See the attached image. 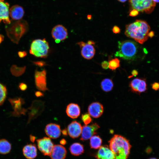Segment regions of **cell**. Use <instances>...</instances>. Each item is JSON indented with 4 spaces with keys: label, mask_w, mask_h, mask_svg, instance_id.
Segmentation results:
<instances>
[{
    "label": "cell",
    "mask_w": 159,
    "mask_h": 159,
    "mask_svg": "<svg viewBox=\"0 0 159 159\" xmlns=\"http://www.w3.org/2000/svg\"><path fill=\"white\" fill-rule=\"evenodd\" d=\"M150 27L145 21L136 20L125 26V34L134 39L136 42L142 44L148 39Z\"/></svg>",
    "instance_id": "1"
},
{
    "label": "cell",
    "mask_w": 159,
    "mask_h": 159,
    "mask_svg": "<svg viewBox=\"0 0 159 159\" xmlns=\"http://www.w3.org/2000/svg\"><path fill=\"white\" fill-rule=\"evenodd\" d=\"M110 149L114 154L115 159H127L131 145L125 138L115 135L109 141Z\"/></svg>",
    "instance_id": "2"
},
{
    "label": "cell",
    "mask_w": 159,
    "mask_h": 159,
    "mask_svg": "<svg viewBox=\"0 0 159 159\" xmlns=\"http://www.w3.org/2000/svg\"><path fill=\"white\" fill-rule=\"evenodd\" d=\"M118 50L114 54L115 56L127 60H134L139 57L140 48L135 42L127 40L119 41Z\"/></svg>",
    "instance_id": "3"
},
{
    "label": "cell",
    "mask_w": 159,
    "mask_h": 159,
    "mask_svg": "<svg viewBox=\"0 0 159 159\" xmlns=\"http://www.w3.org/2000/svg\"><path fill=\"white\" fill-rule=\"evenodd\" d=\"M9 24L6 27L7 35L13 42L17 44L21 37L27 31L28 24L26 22L22 20Z\"/></svg>",
    "instance_id": "4"
},
{
    "label": "cell",
    "mask_w": 159,
    "mask_h": 159,
    "mask_svg": "<svg viewBox=\"0 0 159 159\" xmlns=\"http://www.w3.org/2000/svg\"><path fill=\"white\" fill-rule=\"evenodd\" d=\"M49 49V43L45 39H37L32 42L29 53L37 57L45 58L48 55Z\"/></svg>",
    "instance_id": "5"
},
{
    "label": "cell",
    "mask_w": 159,
    "mask_h": 159,
    "mask_svg": "<svg viewBox=\"0 0 159 159\" xmlns=\"http://www.w3.org/2000/svg\"><path fill=\"white\" fill-rule=\"evenodd\" d=\"M129 2L131 9L148 14L153 11L156 4L152 0H129Z\"/></svg>",
    "instance_id": "6"
},
{
    "label": "cell",
    "mask_w": 159,
    "mask_h": 159,
    "mask_svg": "<svg viewBox=\"0 0 159 159\" xmlns=\"http://www.w3.org/2000/svg\"><path fill=\"white\" fill-rule=\"evenodd\" d=\"M38 148L44 155H50L52 151L54 144L49 138L44 137L37 140Z\"/></svg>",
    "instance_id": "7"
},
{
    "label": "cell",
    "mask_w": 159,
    "mask_h": 159,
    "mask_svg": "<svg viewBox=\"0 0 159 159\" xmlns=\"http://www.w3.org/2000/svg\"><path fill=\"white\" fill-rule=\"evenodd\" d=\"M44 109V102L41 100L33 101L31 106L29 108V122L39 115Z\"/></svg>",
    "instance_id": "8"
},
{
    "label": "cell",
    "mask_w": 159,
    "mask_h": 159,
    "mask_svg": "<svg viewBox=\"0 0 159 159\" xmlns=\"http://www.w3.org/2000/svg\"><path fill=\"white\" fill-rule=\"evenodd\" d=\"M51 34L52 37L57 43L65 39L68 37V32L67 29L62 25L55 26L52 29Z\"/></svg>",
    "instance_id": "9"
},
{
    "label": "cell",
    "mask_w": 159,
    "mask_h": 159,
    "mask_svg": "<svg viewBox=\"0 0 159 159\" xmlns=\"http://www.w3.org/2000/svg\"><path fill=\"white\" fill-rule=\"evenodd\" d=\"M46 71L44 69L41 71L36 70L34 74L35 83L36 87L42 91L48 90L47 87Z\"/></svg>",
    "instance_id": "10"
},
{
    "label": "cell",
    "mask_w": 159,
    "mask_h": 159,
    "mask_svg": "<svg viewBox=\"0 0 159 159\" xmlns=\"http://www.w3.org/2000/svg\"><path fill=\"white\" fill-rule=\"evenodd\" d=\"M132 91L138 94L145 92L147 90L146 79L144 78H135L132 80L129 84Z\"/></svg>",
    "instance_id": "11"
},
{
    "label": "cell",
    "mask_w": 159,
    "mask_h": 159,
    "mask_svg": "<svg viewBox=\"0 0 159 159\" xmlns=\"http://www.w3.org/2000/svg\"><path fill=\"white\" fill-rule=\"evenodd\" d=\"M77 44L81 49V54L84 58L90 59L94 57L95 50L92 45L83 42H78Z\"/></svg>",
    "instance_id": "12"
},
{
    "label": "cell",
    "mask_w": 159,
    "mask_h": 159,
    "mask_svg": "<svg viewBox=\"0 0 159 159\" xmlns=\"http://www.w3.org/2000/svg\"><path fill=\"white\" fill-rule=\"evenodd\" d=\"M99 127L98 125L96 123L90 125H85L83 126L82 127L80 140L84 141L89 139L96 133V131Z\"/></svg>",
    "instance_id": "13"
},
{
    "label": "cell",
    "mask_w": 159,
    "mask_h": 159,
    "mask_svg": "<svg viewBox=\"0 0 159 159\" xmlns=\"http://www.w3.org/2000/svg\"><path fill=\"white\" fill-rule=\"evenodd\" d=\"M45 131L46 135L52 139L57 138L61 135L60 126L55 123H51L47 124L45 127Z\"/></svg>",
    "instance_id": "14"
},
{
    "label": "cell",
    "mask_w": 159,
    "mask_h": 159,
    "mask_svg": "<svg viewBox=\"0 0 159 159\" xmlns=\"http://www.w3.org/2000/svg\"><path fill=\"white\" fill-rule=\"evenodd\" d=\"M9 4L4 0H0V22L7 24L11 23L9 18Z\"/></svg>",
    "instance_id": "15"
},
{
    "label": "cell",
    "mask_w": 159,
    "mask_h": 159,
    "mask_svg": "<svg viewBox=\"0 0 159 159\" xmlns=\"http://www.w3.org/2000/svg\"><path fill=\"white\" fill-rule=\"evenodd\" d=\"M82 127L79 122L74 121L72 122L67 127L68 134L70 137L75 138L78 137L82 132Z\"/></svg>",
    "instance_id": "16"
},
{
    "label": "cell",
    "mask_w": 159,
    "mask_h": 159,
    "mask_svg": "<svg viewBox=\"0 0 159 159\" xmlns=\"http://www.w3.org/2000/svg\"><path fill=\"white\" fill-rule=\"evenodd\" d=\"M88 111L89 115L93 118L100 117L103 112V107L99 102H94L91 104L88 107Z\"/></svg>",
    "instance_id": "17"
},
{
    "label": "cell",
    "mask_w": 159,
    "mask_h": 159,
    "mask_svg": "<svg viewBox=\"0 0 159 159\" xmlns=\"http://www.w3.org/2000/svg\"><path fill=\"white\" fill-rule=\"evenodd\" d=\"M9 101L14 110L13 114L15 115L24 114L26 109L22 108V105L24 104V100L21 98H16L9 99Z\"/></svg>",
    "instance_id": "18"
},
{
    "label": "cell",
    "mask_w": 159,
    "mask_h": 159,
    "mask_svg": "<svg viewBox=\"0 0 159 159\" xmlns=\"http://www.w3.org/2000/svg\"><path fill=\"white\" fill-rule=\"evenodd\" d=\"M67 153L64 147L61 145H56L54 146L50 156L51 159H64Z\"/></svg>",
    "instance_id": "19"
},
{
    "label": "cell",
    "mask_w": 159,
    "mask_h": 159,
    "mask_svg": "<svg viewBox=\"0 0 159 159\" xmlns=\"http://www.w3.org/2000/svg\"><path fill=\"white\" fill-rule=\"evenodd\" d=\"M97 159H115L112 151L107 146H101L97 155Z\"/></svg>",
    "instance_id": "20"
},
{
    "label": "cell",
    "mask_w": 159,
    "mask_h": 159,
    "mask_svg": "<svg viewBox=\"0 0 159 159\" xmlns=\"http://www.w3.org/2000/svg\"><path fill=\"white\" fill-rule=\"evenodd\" d=\"M9 14L13 19L19 20L23 17L24 14V11L21 6L18 5H14L10 8L9 10Z\"/></svg>",
    "instance_id": "21"
},
{
    "label": "cell",
    "mask_w": 159,
    "mask_h": 159,
    "mask_svg": "<svg viewBox=\"0 0 159 159\" xmlns=\"http://www.w3.org/2000/svg\"><path fill=\"white\" fill-rule=\"evenodd\" d=\"M24 156L28 159H34L37 155V150L34 144H27L24 146L23 149Z\"/></svg>",
    "instance_id": "22"
},
{
    "label": "cell",
    "mask_w": 159,
    "mask_h": 159,
    "mask_svg": "<svg viewBox=\"0 0 159 159\" xmlns=\"http://www.w3.org/2000/svg\"><path fill=\"white\" fill-rule=\"evenodd\" d=\"M66 112L67 115L70 117L72 119L77 118L80 114V107L77 104L70 103L67 107Z\"/></svg>",
    "instance_id": "23"
},
{
    "label": "cell",
    "mask_w": 159,
    "mask_h": 159,
    "mask_svg": "<svg viewBox=\"0 0 159 159\" xmlns=\"http://www.w3.org/2000/svg\"><path fill=\"white\" fill-rule=\"evenodd\" d=\"M69 150L72 155L78 156L83 153L84 149L83 145L80 143H75L70 145Z\"/></svg>",
    "instance_id": "24"
},
{
    "label": "cell",
    "mask_w": 159,
    "mask_h": 159,
    "mask_svg": "<svg viewBox=\"0 0 159 159\" xmlns=\"http://www.w3.org/2000/svg\"><path fill=\"white\" fill-rule=\"evenodd\" d=\"M11 146L10 143L5 139L0 140V153L5 154L11 150Z\"/></svg>",
    "instance_id": "25"
},
{
    "label": "cell",
    "mask_w": 159,
    "mask_h": 159,
    "mask_svg": "<svg viewBox=\"0 0 159 159\" xmlns=\"http://www.w3.org/2000/svg\"><path fill=\"white\" fill-rule=\"evenodd\" d=\"M101 87L105 92H108L112 90L113 87V83L111 80L108 78L103 79L101 82Z\"/></svg>",
    "instance_id": "26"
},
{
    "label": "cell",
    "mask_w": 159,
    "mask_h": 159,
    "mask_svg": "<svg viewBox=\"0 0 159 159\" xmlns=\"http://www.w3.org/2000/svg\"><path fill=\"white\" fill-rule=\"evenodd\" d=\"M102 140L98 135H93L90 138V145L91 148L97 149L101 145Z\"/></svg>",
    "instance_id": "27"
},
{
    "label": "cell",
    "mask_w": 159,
    "mask_h": 159,
    "mask_svg": "<svg viewBox=\"0 0 159 159\" xmlns=\"http://www.w3.org/2000/svg\"><path fill=\"white\" fill-rule=\"evenodd\" d=\"M26 67H18L17 66L13 65L10 68V71L12 74L16 77H19L22 75L25 72Z\"/></svg>",
    "instance_id": "28"
},
{
    "label": "cell",
    "mask_w": 159,
    "mask_h": 159,
    "mask_svg": "<svg viewBox=\"0 0 159 159\" xmlns=\"http://www.w3.org/2000/svg\"><path fill=\"white\" fill-rule=\"evenodd\" d=\"M109 68L112 70H115L120 67V61L117 58L110 59L108 62Z\"/></svg>",
    "instance_id": "29"
},
{
    "label": "cell",
    "mask_w": 159,
    "mask_h": 159,
    "mask_svg": "<svg viewBox=\"0 0 159 159\" xmlns=\"http://www.w3.org/2000/svg\"><path fill=\"white\" fill-rule=\"evenodd\" d=\"M7 90L6 87L0 83V105L4 102L7 95Z\"/></svg>",
    "instance_id": "30"
},
{
    "label": "cell",
    "mask_w": 159,
    "mask_h": 159,
    "mask_svg": "<svg viewBox=\"0 0 159 159\" xmlns=\"http://www.w3.org/2000/svg\"><path fill=\"white\" fill-rule=\"evenodd\" d=\"M81 119L85 125L89 124L92 121V119L89 113H87L82 115Z\"/></svg>",
    "instance_id": "31"
},
{
    "label": "cell",
    "mask_w": 159,
    "mask_h": 159,
    "mask_svg": "<svg viewBox=\"0 0 159 159\" xmlns=\"http://www.w3.org/2000/svg\"><path fill=\"white\" fill-rule=\"evenodd\" d=\"M139 11L135 9H131L129 14L130 16L134 17L137 16L139 14Z\"/></svg>",
    "instance_id": "32"
},
{
    "label": "cell",
    "mask_w": 159,
    "mask_h": 159,
    "mask_svg": "<svg viewBox=\"0 0 159 159\" xmlns=\"http://www.w3.org/2000/svg\"><path fill=\"white\" fill-rule=\"evenodd\" d=\"M34 64L39 67H42L46 65V63L43 61H38L33 62Z\"/></svg>",
    "instance_id": "33"
},
{
    "label": "cell",
    "mask_w": 159,
    "mask_h": 159,
    "mask_svg": "<svg viewBox=\"0 0 159 159\" xmlns=\"http://www.w3.org/2000/svg\"><path fill=\"white\" fill-rule=\"evenodd\" d=\"M152 88L153 90L157 91L159 90V82H155L151 85Z\"/></svg>",
    "instance_id": "34"
},
{
    "label": "cell",
    "mask_w": 159,
    "mask_h": 159,
    "mask_svg": "<svg viewBox=\"0 0 159 159\" xmlns=\"http://www.w3.org/2000/svg\"><path fill=\"white\" fill-rule=\"evenodd\" d=\"M101 66L103 69H107L109 68L108 62L106 61H103L101 63Z\"/></svg>",
    "instance_id": "35"
},
{
    "label": "cell",
    "mask_w": 159,
    "mask_h": 159,
    "mask_svg": "<svg viewBox=\"0 0 159 159\" xmlns=\"http://www.w3.org/2000/svg\"><path fill=\"white\" fill-rule=\"evenodd\" d=\"M112 31L114 33L118 34L120 32V28L117 26H115L112 29Z\"/></svg>",
    "instance_id": "36"
},
{
    "label": "cell",
    "mask_w": 159,
    "mask_h": 159,
    "mask_svg": "<svg viewBox=\"0 0 159 159\" xmlns=\"http://www.w3.org/2000/svg\"><path fill=\"white\" fill-rule=\"evenodd\" d=\"M19 89L22 91L26 90L27 88L26 85L24 83H20L19 85Z\"/></svg>",
    "instance_id": "37"
},
{
    "label": "cell",
    "mask_w": 159,
    "mask_h": 159,
    "mask_svg": "<svg viewBox=\"0 0 159 159\" xmlns=\"http://www.w3.org/2000/svg\"><path fill=\"white\" fill-rule=\"evenodd\" d=\"M18 54L19 57L21 58H23L27 55V53L26 52L23 51H19L18 52Z\"/></svg>",
    "instance_id": "38"
},
{
    "label": "cell",
    "mask_w": 159,
    "mask_h": 159,
    "mask_svg": "<svg viewBox=\"0 0 159 159\" xmlns=\"http://www.w3.org/2000/svg\"><path fill=\"white\" fill-rule=\"evenodd\" d=\"M131 75L128 77L129 78H131L134 76L135 77L137 76L138 74V72L137 70L135 69H134L131 72Z\"/></svg>",
    "instance_id": "39"
},
{
    "label": "cell",
    "mask_w": 159,
    "mask_h": 159,
    "mask_svg": "<svg viewBox=\"0 0 159 159\" xmlns=\"http://www.w3.org/2000/svg\"><path fill=\"white\" fill-rule=\"evenodd\" d=\"M35 95L37 97H41L43 96L44 94L40 91H36L35 92Z\"/></svg>",
    "instance_id": "40"
},
{
    "label": "cell",
    "mask_w": 159,
    "mask_h": 159,
    "mask_svg": "<svg viewBox=\"0 0 159 159\" xmlns=\"http://www.w3.org/2000/svg\"><path fill=\"white\" fill-rule=\"evenodd\" d=\"M62 132L63 135L64 136H67V135L68 132L66 128H65L62 131Z\"/></svg>",
    "instance_id": "41"
},
{
    "label": "cell",
    "mask_w": 159,
    "mask_h": 159,
    "mask_svg": "<svg viewBox=\"0 0 159 159\" xmlns=\"http://www.w3.org/2000/svg\"><path fill=\"white\" fill-rule=\"evenodd\" d=\"M66 141L64 139H62L60 141V143L62 145H64L66 144Z\"/></svg>",
    "instance_id": "42"
},
{
    "label": "cell",
    "mask_w": 159,
    "mask_h": 159,
    "mask_svg": "<svg viewBox=\"0 0 159 159\" xmlns=\"http://www.w3.org/2000/svg\"><path fill=\"white\" fill-rule=\"evenodd\" d=\"M154 33L153 32L151 31L149 32L148 37L150 38H152L154 36Z\"/></svg>",
    "instance_id": "43"
},
{
    "label": "cell",
    "mask_w": 159,
    "mask_h": 159,
    "mask_svg": "<svg viewBox=\"0 0 159 159\" xmlns=\"http://www.w3.org/2000/svg\"><path fill=\"white\" fill-rule=\"evenodd\" d=\"M30 140L32 142H34L35 141L36 138L35 136H33L32 135H30Z\"/></svg>",
    "instance_id": "44"
},
{
    "label": "cell",
    "mask_w": 159,
    "mask_h": 159,
    "mask_svg": "<svg viewBox=\"0 0 159 159\" xmlns=\"http://www.w3.org/2000/svg\"><path fill=\"white\" fill-rule=\"evenodd\" d=\"M4 37L3 35L0 34V44H1L4 40Z\"/></svg>",
    "instance_id": "45"
},
{
    "label": "cell",
    "mask_w": 159,
    "mask_h": 159,
    "mask_svg": "<svg viewBox=\"0 0 159 159\" xmlns=\"http://www.w3.org/2000/svg\"><path fill=\"white\" fill-rule=\"evenodd\" d=\"M87 43L88 44H91V45H94L95 44V42H93V41H91V40L88 41Z\"/></svg>",
    "instance_id": "46"
},
{
    "label": "cell",
    "mask_w": 159,
    "mask_h": 159,
    "mask_svg": "<svg viewBox=\"0 0 159 159\" xmlns=\"http://www.w3.org/2000/svg\"><path fill=\"white\" fill-rule=\"evenodd\" d=\"M117 0L120 2L124 3L126 2L127 0Z\"/></svg>",
    "instance_id": "47"
},
{
    "label": "cell",
    "mask_w": 159,
    "mask_h": 159,
    "mask_svg": "<svg viewBox=\"0 0 159 159\" xmlns=\"http://www.w3.org/2000/svg\"><path fill=\"white\" fill-rule=\"evenodd\" d=\"M87 18L88 19L90 20L91 19L92 16L90 15H89L87 16Z\"/></svg>",
    "instance_id": "48"
},
{
    "label": "cell",
    "mask_w": 159,
    "mask_h": 159,
    "mask_svg": "<svg viewBox=\"0 0 159 159\" xmlns=\"http://www.w3.org/2000/svg\"><path fill=\"white\" fill-rule=\"evenodd\" d=\"M148 159H159L155 157H151L150 158H148Z\"/></svg>",
    "instance_id": "49"
},
{
    "label": "cell",
    "mask_w": 159,
    "mask_h": 159,
    "mask_svg": "<svg viewBox=\"0 0 159 159\" xmlns=\"http://www.w3.org/2000/svg\"><path fill=\"white\" fill-rule=\"evenodd\" d=\"M154 2L156 3L159 2V0H152Z\"/></svg>",
    "instance_id": "50"
}]
</instances>
